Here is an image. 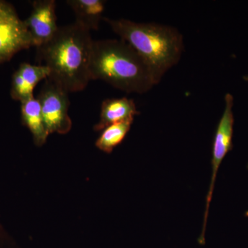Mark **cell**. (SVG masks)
Listing matches in <instances>:
<instances>
[{
  "mask_svg": "<svg viewBox=\"0 0 248 248\" xmlns=\"http://www.w3.org/2000/svg\"><path fill=\"white\" fill-rule=\"evenodd\" d=\"M32 46L30 34L14 6L0 0V63L9 61L18 52Z\"/></svg>",
  "mask_w": 248,
  "mask_h": 248,
  "instance_id": "5",
  "label": "cell"
},
{
  "mask_svg": "<svg viewBox=\"0 0 248 248\" xmlns=\"http://www.w3.org/2000/svg\"><path fill=\"white\" fill-rule=\"evenodd\" d=\"M233 105H234V97L230 93H227L225 96V108L221 120L218 122V125L214 138L213 146V156H212V177L210 181V187L208 195H207L206 206L204 213V221L203 231L205 232L206 226L207 219L209 208L214 188L217 172L221 166L222 161L226 157L227 154L232 149L233 131H234V118L233 114Z\"/></svg>",
  "mask_w": 248,
  "mask_h": 248,
  "instance_id": "6",
  "label": "cell"
},
{
  "mask_svg": "<svg viewBox=\"0 0 248 248\" xmlns=\"http://www.w3.org/2000/svg\"><path fill=\"white\" fill-rule=\"evenodd\" d=\"M246 215H247V216H248V212L247 213H246Z\"/></svg>",
  "mask_w": 248,
  "mask_h": 248,
  "instance_id": "13",
  "label": "cell"
},
{
  "mask_svg": "<svg viewBox=\"0 0 248 248\" xmlns=\"http://www.w3.org/2000/svg\"><path fill=\"white\" fill-rule=\"evenodd\" d=\"M67 4L76 15V22L91 31L99 27L102 15L105 10L104 0H68Z\"/></svg>",
  "mask_w": 248,
  "mask_h": 248,
  "instance_id": "11",
  "label": "cell"
},
{
  "mask_svg": "<svg viewBox=\"0 0 248 248\" xmlns=\"http://www.w3.org/2000/svg\"><path fill=\"white\" fill-rule=\"evenodd\" d=\"M103 19L146 62L155 84L180 61L184 51V37L176 28L125 19Z\"/></svg>",
  "mask_w": 248,
  "mask_h": 248,
  "instance_id": "2",
  "label": "cell"
},
{
  "mask_svg": "<svg viewBox=\"0 0 248 248\" xmlns=\"http://www.w3.org/2000/svg\"><path fill=\"white\" fill-rule=\"evenodd\" d=\"M50 76V71L44 65L21 63L15 72L11 82V96L14 100L21 103L34 97L35 86L42 80Z\"/></svg>",
  "mask_w": 248,
  "mask_h": 248,
  "instance_id": "8",
  "label": "cell"
},
{
  "mask_svg": "<svg viewBox=\"0 0 248 248\" xmlns=\"http://www.w3.org/2000/svg\"><path fill=\"white\" fill-rule=\"evenodd\" d=\"M89 70L91 80L128 93L143 94L156 85L146 62L122 40L93 41Z\"/></svg>",
  "mask_w": 248,
  "mask_h": 248,
  "instance_id": "3",
  "label": "cell"
},
{
  "mask_svg": "<svg viewBox=\"0 0 248 248\" xmlns=\"http://www.w3.org/2000/svg\"><path fill=\"white\" fill-rule=\"evenodd\" d=\"M55 0H36L30 16L24 20L36 48L45 45L58 32Z\"/></svg>",
  "mask_w": 248,
  "mask_h": 248,
  "instance_id": "7",
  "label": "cell"
},
{
  "mask_svg": "<svg viewBox=\"0 0 248 248\" xmlns=\"http://www.w3.org/2000/svg\"><path fill=\"white\" fill-rule=\"evenodd\" d=\"M133 122L134 119H130L112 124L104 128L96 141V147L104 153H112L114 148L123 141Z\"/></svg>",
  "mask_w": 248,
  "mask_h": 248,
  "instance_id": "12",
  "label": "cell"
},
{
  "mask_svg": "<svg viewBox=\"0 0 248 248\" xmlns=\"http://www.w3.org/2000/svg\"><path fill=\"white\" fill-rule=\"evenodd\" d=\"M93 40L78 23L59 28L53 38L37 48V60L50 71L48 78L68 92L83 91L91 81Z\"/></svg>",
  "mask_w": 248,
  "mask_h": 248,
  "instance_id": "1",
  "label": "cell"
},
{
  "mask_svg": "<svg viewBox=\"0 0 248 248\" xmlns=\"http://www.w3.org/2000/svg\"><path fill=\"white\" fill-rule=\"evenodd\" d=\"M140 114L133 99L126 97L107 99L102 102L99 122L94 126L95 131H102L112 124L134 119Z\"/></svg>",
  "mask_w": 248,
  "mask_h": 248,
  "instance_id": "9",
  "label": "cell"
},
{
  "mask_svg": "<svg viewBox=\"0 0 248 248\" xmlns=\"http://www.w3.org/2000/svg\"><path fill=\"white\" fill-rule=\"evenodd\" d=\"M21 118L23 125L27 126L32 134L34 143L41 147L46 142L49 133L42 115L38 99L33 97L21 103Z\"/></svg>",
  "mask_w": 248,
  "mask_h": 248,
  "instance_id": "10",
  "label": "cell"
},
{
  "mask_svg": "<svg viewBox=\"0 0 248 248\" xmlns=\"http://www.w3.org/2000/svg\"><path fill=\"white\" fill-rule=\"evenodd\" d=\"M68 93L61 85L48 78L40 90L37 99L49 135L55 133L63 135L71 130L72 121L68 115Z\"/></svg>",
  "mask_w": 248,
  "mask_h": 248,
  "instance_id": "4",
  "label": "cell"
}]
</instances>
